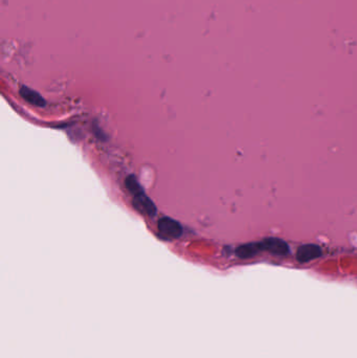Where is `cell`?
I'll return each instance as SVG.
<instances>
[{"mask_svg":"<svg viewBox=\"0 0 357 358\" xmlns=\"http://www.w3.org/2000/svg\"><path fill=\"white\" fill-rule=\"evenodd\" d=\"M159 233L161 238L166 240L177 239L182 235V226L177 221L165 217L159 222Z\"/></svg>","mask_w":357,"mask_h":358,"instance_id":"1","label":"cell"},{"mask_svg":"<svg viewBox=\"0 0 357 358\" xmlns=\"http://www.w3.org/2000/svg\"><path fill=\"white\" fill-rule=\"evenodd\" d=\"M260 246L261 249H265L277 255H285L289 252L287 243L278 238H266L260 242Z\"/></svg>","mask_w":357,"mask_h":358,"instance_id":"2","label":"cell"},{"mask_svg":"<svg viewBox=\"0 0 357 358\" xmlns=\"http://www.w3.org/2000/svg\"><path fill=\"white\" fill-rule=\"evenodd\" d=\"M133 206L138 212L148 215V216H154L156 214V207L144 191L133 195Z\"/></svg>","mask_w":357,"mask_h":358,"instance_id":"3","label":"cell"},{"mask_svg":"<svg viewBox=\"0 0 357 358\" xmlns=\"http://www.w3.org/2000/svg\"><path fill=\"white\" fill-rule=\"evenodd\" d=\"M321 255H322V249L318 245L307 244V245H302L297 249L296 259L298 262L305 263L313 259H317V258Z\"/></svg>","mask_w":357,"mask_h":358,"instance_id":"4","label":"cell"},{"mask_svg":"<svg viewBox=\"0 0 357 358\" xmlns=\"http://www.w3.org/2000/svg\"><path fill=\"white\" fill-rule=\"evenodd\" d=\"M20 94H21V96L25 99L26 102L31 103V104H33L35 106L42 107V106L45 105L44 98L42 97L39 93H37L36 91H34V90L30 89V88H27V87L21 88Z\"/></svg>","mask_w":357,"mask_h":358,"instance_id":"5","label":"cell"},{"mask_svg":"<svg viewBox=\"0 0 357 358\" xmlns=\"http://www.w3.org/2000/svg\"><path fill=\"white\" fill-rule=\"evenodd\" d=\"M261 249L260 243H248V244L241 245L236 249V254L241 259H247V258L253 257Z\"/></svg>","mask_w":357,"mask_h":358,"instance_id":"6","label":"cell"}]
</instances>
